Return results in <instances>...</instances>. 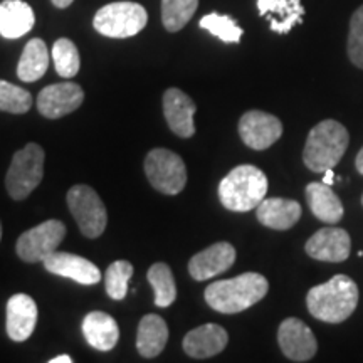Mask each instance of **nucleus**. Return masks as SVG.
Segmentation results:
<instances>
[{
  "label": "nucleus",
  "instance_id": "9d476101",
  "mask_svg": "<svg viewBox=\"0 0 363 363\" xmlns=\"http://www.w3.org/2000/svg\"><path fill=\"white\" fill-rule=\"evenodd\" d=\"M239 135L252 150H266L283 135V123L274 115L264 111H247L239 121Z\"/></svg>",
  "mask_w": 363,
  "mask_h": 363
},
{
  "label": "nucleus",
  "instance_id": "1a4fd4ad",
  "mask_svg": "<svg viewBox=\"0 0 363 363\" xmlns=\"http://www.w3.org/2000/svg\"><path fill=\"white\" fill-rule=\"evenodd\" d=\"M65 238L66 225L61 220H45L17 239V256L26 262H44L45 257L57 251Z\"/></svg>",
  "mask_w": 363,
  "mask_h": 363
},
{
  "label": "nucleus",
  "instance_id": "423d86ee",
  "mask_svg": "<svg viewBox=\"0 0 363 363\" xmlns=\"http://www.w3.org/2000/svg\"><path fill=\"white\" fill-rule=\"evenodd\" d=\"M148 13L136 2H113L99 9L93 26L99 34L113 39L133 38L145 29Z\"/></svg>",
  "mask_w": 363,
  "mask_h": 363
},
{
  "label": "nucleus",
  "instance_id": "39448f33",
  "mask_svg": "<svg viewBox=\"0 0 363 363\" xmlns=\"http://www.w3.org/2000/svg\"><path fill=\"white\" fill-rule=\"evenodd\" d=\"M44 150L38 143H27L16 152L6 177L7 192L13 201H24L39 187L44 177Z\"/></svg>",
  "mask_w": 363,
  "mask_h": 363
},
{
  "label": "nucleus",
  "instance_id": "473e14b6",
  "mask_svg": "<svg viewBox=\"0 0 363 363\" xmlns=\"http://www.w3.org/2000/svg\"><path fill=\"white\" fill-rule=\"evenodd\" d=\"M323 184H326V185H333L335 184V172H333V169H328L325 172V179H323Z\"/></svg>",
  "mask_w": 363,
  "mask_h": 363
},
{
  "label": "nucleus",
  "instance_id": "f8f14e48",
  "mask_svg": "<svg viewBox=\"0 0 363 363\" xmlns=\"http://www.w3.org/2000/svg\"><path fill=\"white\" fill-rule=\"evenodd\" d=\"M278 342L284 357L293 362H308L315 357L318 342L310 330L298 318H288L278 330Z\"/></svg>",
  "mask_w": 363,
  "mask_h": 363
},
{
  "label": "nucleus",
  "instance_id": "dca6fc26",
  "mask_svg": "<svg viewBox=\"0 0 363 363\" xmlns=\"http://www.w3.org/2000/svg\"><path fill=\"white\" fill-rule=\"evenodd\" d=\"M44 267L52 274L72 279L83 286H93L101 281V271L93 262L76 254L52 252L44 259Z\"/></svg>",
  "mask_w": 363,
  "mask_h": 363
},
{
  "label": "nucleus",
  "instance_id": "7ed1b4c3",
  "mask_svg": "<svg viewBox=\"0 0 363 363\" xmlns=\"http://www.w3.org/2000/svg\"><path fill=\"white\" fill-rule=\"evenodd\" d=\"M267 177L254 165H239L219 184L220 203L227 211L249 212L266 199Z\"/></svg>",
  "mask_w": 363,
  "mask_h": 363
},
{
  "label": "nucleus",
  "instance_id": "f03ea898",
  "mask_svg": "<svg viewBox=\"0 0 363 363\" xmlns=\"http://www.w3.org/2000/svg\"><path fill=\"white\" fill-rule=\"evenodd\" d=\"M269 283L259 272H244L233 279H220L206 288V301L212 310L235 315L259 303L267 294Z\"/></svg>",
  "mask_w": 363,
  "mask_h": 363
},
{
  "label": "nucleus",
  "instance_id": "7c9ffc66",
  "mask_svg": "<svg viewBox=\"0 0 363 363\" xmlns=\"http://www.w3.org/2000/svg\"><path fill=\"white\" fill-rule=\"evenodd\" d=\"M33 106V94L24 88L0 79V111L24 115Z\"/></svg>",
  "mask_w": 363,
  "mask_h": 363
},
{
  "label": "nucleus",
  "instance_id": "c85d7f7f",
  "mask_svg": "<svg viewBox=\"0 0 363 363\" xmlns=\"http://www.w3.org/2000/svg\"><path fill=\"white\" fill-rule=\"evenodd\" d=\"M199 26H201L202 29L208 30L212 35H216V38H219L222 43L235 44V43H239L240 38H242V34H244V30L240 29V27L238 26V22H235L233 17L220 16V13H217V12H212V13H207V16H203L201 22H199Z\"/></svg>",
  "mask_w": 363,
  "mask_h": 363
},
{
  "label": "nucleus",
  "instance_id": "a211bd4d",
  "mask_svg": "<svg viewBox=\"0 0 363 363\" xmlns=\"http://www.w3.org/2000/svg\"><path fill=\"white\" fill-rule=\"evenodd\" d=\"M229 335L220 325L207 323L190 330L184 338V350L192 358L216 357L224 350Z\"/></svg>",
  "mask_w": 363,
  "mask_h": 363
},
{
  "label": "nucleus",
  "instance_id": "5701e85b",
  "mask_svg": "<svg viewBox=\"0 0 363 363\" xmlns=\"http://www.w3.org/2000/svg\"><path fill=\"white\" fill-rule=\"evenodd\" d=\"M169 342V326L157 315L142 318L136 331V350L145 358L158 357Z\"/></svg>",
  "mask_w": 363,
  "mask_h": 363
},
{
  "label": "nucleus",
  "instance_id": "bb28decb",
  "mask_svg": "<svg viewBox=\"0 0 363 363\" xmlns=\"http://www.w3.org/2000/svg\"><path fill=\"white\" fill-rule=\"evenodd\" d=\"M199 0H162V22L169 33H179L197 12Z\"/></svg>",
  "mask_w": 363,
  "mask_h": 363
},
{
  "label": "nucleus",
  "instance_id": "0eeeda50",
  "mask_svg": "<svg viewBox=\"0 0 363 363\" xmlns=\"http://www.w3.org/2000/svg\"><path fill=\"white\" fill-rule=\"evenodd\" d=\"M66 201L84 238L96 239L104 233L108 214L96 190L91 189L89 185H74L67 192Z\"/></svg>",
  "mask_w": 363,
  "mask_h": 363
},
{
  "label": "nucleus",
  "instance_id": "393cba45",
  "mask_svg": "<svg viewBox=\"0 0 363 363\" xmlns=\"http://www.w3.org/2000/svg\"><path fill=\"white\" fill-rule=\"evenodd\" d=\"M49 67V51L43 39H30L26 44L17 65V76L24 83H35Z\"/></svg>",
  "mask_w": 363,
  "mask_h": 363
},
{
  "label": "nucleus",
  "instance_id": "20e7f679",
  "mask_svg": "<svg viewBox=\"0 0 363 363\" xmlns=\"http://www.w3.org/2000/svg\"><path fill=\"white\" fill-rule=\"evenodd\" d=\"M348 142V130L340 121H321L308 135L303 162L315 174L335 169L347 152Z\"/></svg>",
  "mask_w": 363,
  "mask_h": 363
},
{
  "label": "nucleus",
  "instance_id": "a878e982",
  "mask_svg": "<svg viewBox=\"0 0 363 363\" xmlns=\"http://www.w3.org/2000/svg\"><path fill=\"white\" fill-rule=\"evenodd\" d=\"M147 278L155 293V305L158 308H169L177 299V284L170 267L163 262H157L148 269Z\"/></svg>",
  "mask_w": 363,
  "mask_h": 363
},
{
  "label": "nucleus",
  "instance_id": "9b49d317",
  "mask_svg": "<svg viewBox=\"0 0 363 363\" xmlns=\"http://www.w3.org/2000/svg\"><path fill=\"white\" fill-rule=\"evenodd\" d=\"M84 101V91L76 83L45 86L38 96V110L49 120H57L76 111Z\"/></svg>",
  "mask_w": 363,
  "mask_h": 363
},
{
  "label": "nucleus",
  "instance_id": "f704fd0d",
  "mask_svg": "<svg viewBox=\"0 0 363 363\" xmlns=\"http://www.w3.org/2000/svg\"><path fill=\"white\" fill-rule=\"evenodd\" d=\"M72 2H74V0H52V4H54V6H56L57 9H66V7H69Z\"/></svg>",
  "mask_w": 363,
  "mask_h": 363
},
{
  "label": "nucleus",
  "instance_id": "4468645a",
  "mask_svg": "<svg viewBox=\"0 0 363 363\" xmlns=\"http://www.w3.org/2000/svg\"><path fill=\"white\" fill-rule=\"evenodd\" d=\"M197 106L189 94L177 88H169L163 94V115L170 130L180 138H190L195 133L194 116Z\"/></svg>",
  "mask_w": 363,
  "mask_h": 363
},
{
  "label": "nucleus",
  "instance_id": "ddd939ff",
  "mask_svg": "<svg viewBox=\"0 0 363 363\" xmlns=\"http://www.w3.org/2000/svg\"><path fill=\"white\" fill-rule=\"evenodd\" d=\"M352 249V239L345 229L325 227L320 229L306 242L308 256L316 261L343 262L348 259Z\"/></svg>",
  "mask_w": 363,
  "mask_h": 363
},
{
  "label": "nucleus",
  "instance_id": "e433bc0d",
  "mask_svg": "<svg viewBox=\"0 0 363 363\" xmlns=\"http://www.w3.org/2000/svg\"><path fill=\"white\" fill-rule=\"evenodd\" d=\"M0 240H2V224H0Z\"/></svg>",
  "mask_w": 363,
  "mask_h": 363
},
{
  "label": "nucleus",
  "instance_id": "4c0bfd02",
  "mask_svg": "<svg viewBox=\"0 0 363 363\" xmlns=\"http://www.w3.org/2000/svg\"><path fill=\"white\" fill-rule=\"evenodd\" d=\"M362 203H363V195H362Z\"/></svg>",
  "mask_w": 363,
  "mask_h": 363
},
{
  "label": "nucleus",
  "instance_id": "4be33fe9",
  "mask_svg": "<svg viewBox=\"0 0 363 363\" xmlns=\"http://www.w3.org/2000/svg\"><path fill=\"white\" fill-rule=\"evenodd\" d=\"M35 16L33 7L24 0H4L0 4V35L19 39L33 29Z\"/></svg>",
  "mask_w": 363,
  "mask_h": 363
},
{
  "label": "nucleus",
  "instance_id": "c756f323",
  "mask_svg": "<svg viewBox=\"0 0 363 363\" xmlns=\"http://www.w3.org/2000/svg\"><path fill=\"white\" fill-rule=\"evenodd\" d=\"M133 276V266L128 261H115L104 272V286L108 296L115 301L125 299L128 293V283Z\"/></svg>",
  "mask_w": 363,
  "mask_h": 363
},
{
  "label": "nucleus",
  "instance_id": "2f4dec72",
  "mask_svg": "<svg viewBox=\"0 0 363 363\" xmlns=\"http://www.w3.org/2000/svg\"><path fill=\"white\" fill-rule=\"evenodd\" d=\"M347 49L350 61L363 69V6L358 7L352 16Z\"/></svg>",
  "mask_w": 363,
  "mask_h": 363
},
{
  "label": "nucleus",
  "instance_id": "aec40b11",
  "mask_svg": "<svg viewBox=\"0 0 363 363\" xmlns=\"http://www.w3.org/2000/svg\"><path fill=\"white\" fill-rule=\"evenodd\" d=\"M257 220L274 230H288L301 219V206L289 199H264L256 207Z\"/></svg>",
  "mask_w": 363,
  "mask_h": 363
},
{
  "label": "nucleus",
  "instance_id": "b1692460",
  "mask_svg": "<svg viewBox=\"0 0 363 363\" xmlns=\"http://www.w3.org/2000/svg\"><path fill=\"white\" fill-rule=\"evenodd\" d=\"M306 201L313 216L321 222L335 224V222L342 220L345 214L343 203L338 199V195L331 190L330 185L313 182L306 187Z\"/></svg>",
  "mask_w": 363,
  "mask_h": 363
},
{
  "label": "nucleus",
  "instance_id": "cd10ccee",
  "mask_svg": "<svg viewBox=\"0 0 363 363\" xmlns=\"http://www.w3.org/2000/svg\"><path fill=\"white\" fill-rule=\"evenodd\" d=\"M52 61L61 78H72L79 72L81 59L76 44L71 39H57L52 45Z\"/></svg>",
  "mask_w": 363,
  "mask_h": 363
},
{
  "label": "nucleus",
  "instance_id": "72a5a7b5",
  "mask_svg": "<svg viewBox=\"0 0 363 363\" xmlns=\"http://www.w3.org/2000/svg\"><path fill=\"white\" fill-rule=\"evenodd\" d=\"M72 358L69 355H59L56 358H52V360H49V363H71Z\"/></svg>",
  "mask_w": 363,
  "mask_h": 363
},
{
  "label": "nucleus",
  "instance_id": "2eb2a0df",
  "mask_svg": "<svg viewBox=\"0 0 363 363\" xmlns=\"http://www.w3.org/2000/svg\"><path fill=\"white\" fill-rule=\"evenodd\" d=\"M38 325V305L29 294L17 293L7 301V335L12 342H26Z\"/></svg>",
  "mask_w": 363,
  "mask_h": 363
},
{
  "label": "nucleus",
  "instance_id": "f257e3e1",
  "mask_svg": "<svg viewBox=\"0 0 363 363\" xmlns=\"http://www.w3.org/2000/svg\"><path fill=\"white\" fill-rule=\"evenodd\" d=\"M357 305L358 286L345 274H337L325 284L315 286L306 296L308 311L325 323H342L348 320Z\"/></svg>",
  "mask_w": 363,
  "mask_h": 363
},
{
  "label": "nucleus",
  "instance_id": "f3484780",
  "mask_svg": "<svg viewBox=\"0 0 363 363\" xmlns=\"http://www.w3.org/2000/svg\"><path fill=\"white\" fill-rule=\"evenodd\" d=\"M235 249L229 242H217L197 252L189 262V272L195 281H206L222 274L234 264Z\"/></svg>",
  "mask_w": 363,
  "mask_h": 363
},
{
  "label": "nucleus",
  "instance_id": "6e6552de",
  "mask_svg": "<svg viewBox=\"0 0 363 363\" xmlns=\"http://www.w3.org/2000/svg\"><path fill=\"white\" fill-rule=\"evenodd\" d=\"M145 174L152 187L165 195H177L187 185V169L180 155L167 148H155L145 158Z\"/></svg>",
  "mask_w": 363,
  "mask_h": 363
},
{
  "label": "nucleus",
  "instance_id": "6ab92c4d",
  "mask_svg": "<svg viewBox=\"0 0 363 363\" xmlns=\"http://www.w3.org/2000/svg\"><path fill=\"white\" fill-rule=\"evenodd\" d=\"M259 16L269 21L272 33L288 34L294 26L301 24L305 7L301 0H256Z\"/></svg>",
  "mask_w": 363,
  "mask_h": 363
},
{
  "label": "nucleus",
  "instance_id": "c9c22d12",
  "mask_svg": "<svg viewBox=\"0 0 363 363\" xmlns=\"http://www.w3.org/2000/svg\"><path fill=\"white\" fill-rule=\"evenodd\" d=\"M355 165H357V170L360 172V174L363 175V148L360 150V153H358V155H357Z\"/></svg>",
  "mask_w": 363,
  "mask_h": 363
},
{
  "label": "nucleus",
  "instance_id": "412c9836",
  "mask_svg": "<svg viewBox=\"0 0 363 363\" xmlns=\"http://www.w3.org/2000/svg\"><path fill=\"white\" fill-rule=\"evenodd\" d=\"M83 335L91 347L99 352H110L120 340L116 320L108 313L91 311L83 320Z\"/></svg>",
  "mask_w": 363,
  "mask_h": 363
}]
</instances>
